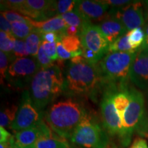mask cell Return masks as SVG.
I'll use <instances>...</instances> for the list:
<instances>
[{
	"mask_svg": "<svg viewBox=\"0 0 148 148\" xmlns=\"http://www.w3.org/2000/svg\"><path fill=\"white\" fill-rule=\"evenodd\" d=\"M108 14L117 18L127 32L143 26L145 24L143 3L140 1H133L121 8H111Z\"/></svg>",
	"mask_w": 148,
	"mask_h": 148,
	"instance_id": "10",
	"label": "cell"
},
{
	"mask_svg": "<svg viewBox=\"0 0 148 148\" xmlns=\"http://www.w3.org/2000/svg\"><path fill=\"white\" fill-rule=\"evenodd\" d=\"M24 0H8V1H1V8L3 10H11L17 11L21 8L24 3Z\"/></svg>",
	"mask_w": 148,
	"mask_h": 148,
	"instance_id": "31",
	"label": "cell"
},
{
	"mask_svg": "<svg viewBox=\"0 0 148 148\" xmlns=\"http://www.w3.org/2000/svg\"><path fill=\"white\" fill-rule=\"evenodd\" d=\"M42 121V111L34 106L28 90H25L22 94L16 117L10 128L17 132L34 127Z\"/></svg>",
	"mask_w": 148,
	"mask_h": 148,
	"instance_id": "9",
	"label": "cell"
},
{
	"mask_svg": "<svg viewBox=\"0 0 148 148\" xmlns=\"http://www.w3.org/2000/svg\"><path fill=\"white\" fill-rule=\"evenodd\" d=\"M136 52H108L99 62L107 82L125 85Z\"/></svg>",
	"mask_w": 148,
	"mask_h": 148,
	"instance_id": "6",
	"label": "cell"
},
{
	"mask_svg": "<svg viewBox=\"0 0 148 148\" xmlns=\"http://www.w3.org/2000/svg\"><path fill=\"white\" fill-rule=\"evenodd\" d=\"M27 20L34 28L38 29L42 34L47 32H56L66 36L65 30L68 26L59 15L41 21H34L29 17H27Z\"/></svg>",
	"mask_w": 148,
	"mask_h": 148,
	"instance_id": "16",
	"label": "cell"
},
{
	"mask_svg": "<svg viewBox=\"0 0 148 148\" xmlns=\"http://www.w3.org/2000/svg\"><path fill=\"white\" fill-rule=\"evenodd\" d=\"M142 48V47H141ZM142 49H145V50L147 51V52L148 53V45L147 46V47H144V48H142Z\"/></svg>",
	"mask_w": 148,
	"mask_h": 148,
	"instance_id": "46",
	"label": "cell"
},
{
	"mask_svg": "<svg viewBox=\"0 0 148 148\" xmlns=\"http://www.w3.org/2000/svg\"><path fill=\"white\" fill-rule=\"evenodd\" d=\"M130 148H148V144L144 138H136Z\"/></svg>",
	"mask_w": 148,
	"mask_h": 148,
	"instance_id": "38",
	"label": "cell"
},
{
	"mask_svg": "<svg viewBox=\"0 0 148 148\" xmlns=\"http://www.w3.org/2000/svg\"><path fill=\"white\" fill-rule=\"evenodd\" d=\"M128 90L130 100L122 120L124 135L121 143L124 147L130 143L133 132H138L143 136L148 129L143 95L134 88H128Z\"/></svg>",
	"mask_w": 148,
	"mask_h": 148,
	"instance_id": "4",
	"label": "cell"
},
{
	"mask_svg": "<svg viewBox=\"0 0 148 148\" xmlns=\"http://www.w3.org/2000/svg\"><path fill=\"white\" fill-rule=\"evenodd\" d=\"M143 136H147V137L148 138V129H147V130L146 131V132L145 133V134H144Z\"/></svg>",
	"mask_w": 148,
	"mask_h": 148,
	"instance_id": "45",
	"label": "cell"
},
{
	"mask_svg": "<svg viewBox=\"0 0 148 148\" xmlns=\"http://www.w3.org/2000/svg\"><path fill=\"white\" fill-rule=\"evenodd\" d=\"M120 85L114 82H107L103 88L100 104L103 125L111 136H118L122 141L124 130L121 118L113 103V96Z\"/></svg>",
	"mask_w": 148,
	"mask_h": 148,
	"instance_id": "7",
	"label": "cell"
},
{
	"mask_svg": "<svg viewBox=\"0 0 148 148\" xmlns=\"http://www.w3.org/2000/svg\"><path fill=\"white\" fill-rule=\"evenodd\" d=\"M12 53H14V56L17 57V58L27 57V56H28V53H27L26 50L25 40L16 39Z\"/></svg>",
	"mask_w": 148,
	"mask_h": 148,
	"instance_id": "29",
	"label": "cell"
},
{
	"mask_svg": "<svg viewBox=\"0 0 148 148\" xmlns=\"http://www.w3.org/2000/svg\"><path fill=\"white\" fill-rule=\"evenodd\" d=\"M0 148H11L10 139L8 141L5 142V143H1V144H0Z\"/></svg>",
	"mask_w": 148,
	"mask_h": 148,
	"instance_id": "42",
	"label": "cell"
},
{
	"mask_svg": "<svg viewBox=\"0 0 148 148\" xmlns=\"http://www.w3.org/2000/svg\"><path fill=\"white\" fill-rule=\"evenodd\" d=\"M16 38L11 33L0 31V49L1 51L10 53L13 51Z\"/></svg>",
	"mask_w": 148,
	"mask_h": 148,
	"instance_id": "24",
	"label": "cell"
},
{
	"mask_svg": "<svg viewBox=\"0 0 148 148\" xmlns=\"http://www.w3.org/2000/svg\"><path fill=\"white\" fill-rule=\"evenodd\" d=\"M25 41L26 50L28 55L36 57L42 42L43 41L42 33L35 28L34 30L25 38Z\"/></svg>",
	"mask_w": 148,
	"mask_h": 148,
	"instance_id": "17",
	"label": "cell"
},
{
	"mask_svg": "<svg viewBox=\"0 0 148 148\" xmlns=\"http://www.w3.org/2000/svg\"><path fill=\"white\" fill-rule=\"evenodd\" d=\"M11 137H12L11 134L5 129V127L0 126V142L5 143L8 141Z\"/></svg>",
	"mask_w": 148,
	"mask_h": 148,
	"instance_id": "39",
	"label": "cell"
},
{
	"mask_svg": "<svg viewBox=\"0 0 148 148\" xmlns=\"http://www.w3.org/2000/svg\"><path fill=\"white\" fill-rule=\"evenodd\" d=\"M56 50L57 54H58V60H65L71 58H73L74 55L73 53H69L64 49V47L61 43V42H56Z\"/></svg>",
	"mask_w": 148,
	"mask_h": 148,
	"instance_id": "34",
	"label": "cell"
},
{
	"mask_svg": "<svg viewBox=\"0 0 148 148\" xmlns=\"http://www.w3.org/2000/svg\"><path fill=\"white\" fill-rule=\"evenodd\" d=\"M10 144H11V148H23V147H20L16 145L15 143V140H14V136H12V138H10ZM29 148H32V147H29Z\"/></svg>",
	"mask_w": 148,
	"mask_h": 148,
	"instance_id": "43",
	"label": "cell"
},
{
	"mask_svg": "<svg viewBox=\"0 0 148 148\" xmlns=\"http://www.w3.org/2000/svg\"><path fill=\"white\" fill-rule=\"evenodd\" d=\"M144 32H145V40H144L143 45H142V47H141L142 48L147 47V46L148 45V22H147V23L145 25V28H144Z\"/></svg>",
	"mask_w": 148,
	"mask_h": 148,
	"instance_id": "41",
	"label": "cell"
},
{
	"mask_svg": "<svg viewBox=\"0 0 148 148\" xmlns=\"http://www.w3.org/2000/svg\"><path fill=\"white\" fill-rule=\"evenodd\" d=\"M1 14L6 18L10 23L14 22H27V17L24 16L17 12L12 10H5L1 12Z\"/></svg>",
	"mask_w": 148,
	"mask_h": 148,
	"instance_id": "28",
	"label": "cell"
},
{
	"mask_svg": "<svg viewBox=\"0 0 148 148\" xmlns=\"http://www.w3.org/2000/svg\"><path fill=\"white\" fill-rule=\"evenodd\" d=\"M106 84L99 64L88 62L82 56L71 58L64 78V91L68 95L88 96L95 100Z\"/></svg>",
	"mask_w": 148,
	"mask_h": 148,
	"instance_id": "1",
	"label": "cell"
},
{
	"mask_svg": "<svg viewBox=\"0 0 148 148\" xmlns=\"http://www.w3.org/2000/svg\"><path fill=\"white\" fill-rule=\"evenodd\" d=\"M52 136H53L51 129L46 125L44 121H42L34 127L16 132L14 138L18 147L29 148L32 147L40 138Z\"/></svg>",
	"mask_w": 148,
	"mask_h": 148,
	"instance_id": "14",
	"label": "cell"
},
{
	"mask_svg": "<svg viewBox=\"0 0 148 148\" xmlns=\"http://www.w3.org/2000/svg\"><path fill=\"white\" fill-rule=\"evenodd\" d=\"M79 36L82 47L90 49L101 58L108 52L109 43L98 25L86 21L81 28Z\"/></svg>",
	"mask_w": 148,
	"mask_h": 148,
	"instance_id": "11",
	"label": "cell"
},
{
	"mask_svg": "<svg viewBox=\"0 0 148 148\" xmlns=\"http://www.w3.org/2000/svg\"><path fill=\"white\" fill-rule=\"evenodd\" d=\"M82 56L85 60H86L88 62H92V63H97V62L101 58V57L97 55L93 51L90 50V49H86V48L82 47Z\"/></svg>",
	"mask_w": 148,
	"mask_h": 148,
	"instance_id": "33",
	"label": "cell"
},
{
	"mask_svg": "<svg viewBox=\"0 0 148 148\" xmlns=\"http://www.w3.org/2000/svg\"><path fill=\"white\" fill-rule=\"evenodd\" d=\"M108 52H136L131 47L127 34L109 45Z\"/></svg>",
	"mask_w": 148,
	"mask_h": 148,
	"instance_id": "22",
	"label": "cell"
},
{
	"mask_svg": "<svg viewBox=\"0 0 148 148\" xmlns=\"http://www.w3.org/2000/svg\"><path fill=\"white\" fill-rule=\"evenodd\" d=\"M129 42L135 51H137L143 45L145 40V32L141 27H138L127 32Z\"/></svg>",
	"mask_w": 148,
	"mask_h": 148,
	"instance_id": "21",
	"label": "cell"
},
{
	"mask_svg": "<svg viewBox=\"0 0 148 148\" xmlns=\"http://www.w3.org/2000/svg\"><path fill=\"white\" fill-rule=\"evenodd\" d=\"M64 79L60 67L54 64L37 72L30 82L31 99L37 109L42 111L64 91Z\"/></svg>",
	"mask_w": 148,
	"mask_h": 148,
	"instance_id": "3",
	"label": "cell"
},
{
	"mask_svg": "<svg viewBox=\"0 0 148 148\" xmlns=\"http://www.w3.org/2000/svg\"><path fill=\"white\" fill-rule=\"evenodd\" d=\"M70 148H79V147H75V146H70Z\"/></svg>",
	"mask_w": 148,
	"mask_h": 148,
	"instance_id": "47",
	"label": "cell"
},
{
	"mask_svg": "<svg viewBox=\"0 0 148 148\" xmlns=\"http://www.w3.org/2000/svg\"><path fill=\"white\" fill-rule=\"evenodd\" d=\"M129 79L140 89L148 88V53L138 49L129 73Z\"/></svg>",
	"mask_w": 148,
	"mask_h": 148,
	"instance_id": "13",
	"label": "cell"
},
{
	"mask_svg": "<svg viewBox=\"0 0 148 148\" xmlns=\"http://www.w3.org/2000/svg\"><path fill=\"white\" fill-rule=\"evenodd\" d=\"M18 107L12 106L3 109L0 113V125L1 127H10L12 123H13L16 117V112L18 110Z\"/></svg>",
	"mask_w": 148,
	"mask_h": 148,
	"instance_id": "23",
	"label": "cell"
},
{
	"mask_svg": "<svg viewBox=\"0 0 148 148\" xmlns=\"http://www.w3.org/2000/svg\"><path fill=\"white\" fill-rule=\"evenodd\" d=\"M0 27L1 31H4L7 33L12 32V25L1 14L0 15Z\"/></svg>",
	"mask_w": 148,
	"mask_h": 148,
	"instance_id": "37",
	"label": "cell"
},
{
	"mask_svg": "<svg viewBox=\"0 0 148 148\" xmlns=\"http://www.w3.org/2000/svg\"><path fill=\"white\" fill-rule=\"evenodd\" d=\"M89 112L77 99L69 97L53 103L45 114V120L61 138H70L75 128Z\"/></svg>",
	"mask_w": 148,
	"mask_h": 148,
	"instance_id": "2",
	"label": "cell"
},
{
	"mask_svg": "<svg viewBox=\"0 0 148 148\" xmlns=\"http://www.w3.org/2000/svg\"><path fill=\"white\" fill-rule=\"evenodd\" d=\"M28 21V20H27ZM12 25V34L16 39L25 40V38L34 30L33 25L27 22H14Z\"/></svg>",
	"mask_w": 148,
	"mask_h": 148,
	"instance_id": "20",
	"label": "cell"
},
{
	"mask_svg": "<svg viewBox=\"0 0 148 148\" xmlns=\"http://www.w3.org/2000/svg\"><path fill=\"white\" fill-rule=\"evenodd\" d=\"M59 16L64 20L67 26H75L79 27V29L82 28L83 24L86 21V20H84L75 10L60 14Z\"/></svg>",
	"mask_w": 148,
	"mask_h": 148,
	"instance_id": "25",
	"label": "cell"
},
{
	"mask_svg": "<svg viewBox=\"0 0 148 148\" xmlns=\"http://www.w3.org/2000/svg\"><path fill=\"white\" fill-rule=\"evenodd\" d=\"M69 139L75 145L86 148H108L110 145L106 130L90 113L75 128Z\"/></svg>",
	"mask_w": 148,
	"mask_h": 148,
	"instance_id": "5",
	"label": "cell"
},
{
	"mask_svg": "<svg viewBox=\"0 0 148 148\" xmlns=\"http://www.w3.org/2000/svg\"><path fill=\"white\" fill-rule=\"evenodd\" d=\"M110 6L104 1H76L74 10L86 21H102L108 16Z\"/></svg>",
	"mask_w": 148,
	"mask_h": 148,
	"instance_id": "12",
	"label": "cell"
},
{
	"mask_svg": "<svg viewBox=\"0 0 148 148\" xmlns=\"http://www.w3.org/2000/svg\"><path fill=\"white\" fill-rule=\"evenodd\" d=\"M144 3H145V5H146V8H147V13H148V0H147V1H144Z\"/></svg>",
	"mask_w": 148,
	"mask_h": 148,
	"instance_id": "44",
	"label": "cell"
},
{
	"mask_svg": "<svg viewBox=\"0 0 148 148\" xmlns=\"http://www.w3.org/2000/svg\"><path fill=\"white\" fill-rule=\"evenodd\" d=\"M43 41L49 42H60L64 35L56 32H47L42 34Z\"/></svg>",
	"mask_w": 148,
	"mask_h": 148,
	"instance_id": "35",
	"label": "cell"
},
{
	"mask_svg": "<svg viewBox=\"0 0 148 148\" xmlns=\"http://www.w3.org/2000/svg\"><path fill=\"white\" fill-rule=\"evenodd\" d=\"M104 1L109 6L111 5L112 8H117L125 6L129 3H132L133 1H128V0H105Z\"/></svg>",
	"mask_w": 148,
	"mask_h": 148,
	"instance_id": "36",
	"label": "cell"
},
{
	"mask_svg": "<svg viewBox=\"0 0 148 148\" xmlns=\"http://www.w3.org/2000/svg\"><path fill=\"white\" fill-rule=\"evenodd\" d=\"M43 47L44 51L47 55V56L51 60L54 61L58 59L56 50V42H49L47 41H42L41 44Z\"/></svg>",
	"mask_w": 148,
	"mask_h": 148,
	"instance_id": "30",
	"label": "cell"
},
{
	"mask_svg": "<svg viewBox=\"0 0 148 148\" xmlns=\"http://www.w3.org/2000/svg\"><path fill=\"white\" fill-rule=\"evenodd\" d=\"M36 59L38 60L39 65L40 66V69H46V68L51 67L56 64L53 62V60H51L49 57L47 56V55L46 54V53L44 51L43 47H42V45H40L39 48V50L38 51L36 56Z\"/></svg>",
	"mask_w": 148,
	"mask_h": 148,
	"instance_id": "27",
	"label": "cell"
},
{
	"mask_svg": "<svg viewBox=\"0 0 148 148\" xmlns=\"http://www.w3.org/2000/svg\"><path fill=\"white\" fill-rule=\"evenodd\" d=\"M100 27L109 45L127 32L124 25L117 18L109 15L98 25Z\"/></svg>",
	"mask_w": 148,
	"mask_h": 148,
	"instance_id": "15",
	"label": "cell"
},
{
	"mask_svg": "<svg viewBox=\"0 0 148 148\" xmlns=\"http://www.w3.org/2000/svg\"><path fill=\"white\" fill-rule=\"evenodd\" d=\"M76 1L71 0H58L55 1V10L56 16L73 11Z\"/></svg>",
	"mask_w": 148,
	"mask_h": 148,
	"instance_id": "26",
	"label": "cell"
},
{
	"mask_svg": "<svg viewBox=\"0 0 148 148\" xmlns=\"http://www.w3.org/2000/svg\"><path fill=\"white\" fill-rule=\"evenodd\" d=\"M81 29L75 26H68L66 27L65 33L67 36H79Z\"/></svg>",
	"mask_w": 148,
	"mask_h": 148,
	"instance_id": "40",
	"label": "cell"
},
{
	"mask_svg": "<svg viewBox=\"0 0 148 148\" xmlns=\"http://www.w3.org/2000/svg\"><path fill=\"white\" fill-rule=\"evenodd\" d=\"M40 66L36 57L16 58L9 66L7 77L14 86L23 88L31 81Z\"/></svg>",
	"mask_w": 148,
	"mask_h": 148,
	"instance_id": "8",
	"label": "cell"
},
{
	"mask_svg": "<svg viewBox=\"0 0 148 148\" xmlns=\"http://www.w3.org/2000/svg\"><path fill=\"white\" fill-rule=\"evenodd\" d=\"M32 148H70L67 141L63 138L52 137L42 138L38 140Z\"/></svg>",
	"mask_w": 148,
	"mask_h": 148,
	"instance_id": "19",
	"label": "cell"
},
{
	"mask_svg": "<svg viewBox=\"0 0 148 148\" xmlns=\"http://www.w3.org/2000/svg\"><path fill=\"white\" fill-rule=\"evenodd\" d=\"M64 49L69 53H73L74 57L82 56V42L79 36H64L61 40Z\"/></svg>",
	"mask_w": 148,
	"mask_h": 148,
	"instance_id": "18",
	"label": "cell"
},
{
	"mask_svg": "<svg viewBox=\"0 0 148 148\" xmlns=\"http://www.w3.org/2000/svg\"><path fill=\"white\" fill-rule=\"evenodd\" d=\"M10 62V56L6 53L0 51V72H1V79L5 78L7 76L6 72H8V64Z\"/></svg>",
	"mask_w": 148,
	"mask_h": 148,
	"instance_id": "32",
	"label": "cell"
}]
</instances>
